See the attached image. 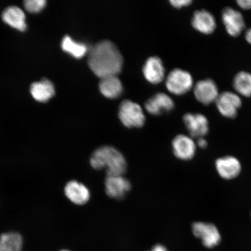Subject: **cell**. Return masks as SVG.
<instances>
[{"label": "cell", "instance_id": "9c48e42d", "mask_svg": "<svg viewBox=\"0 0 251 251\" xmlns=\"http://www.w3.org/2000/svg\"><path fill=\"white\" fill-rule=\"evenodd\" d=\"M183 122L188 134L195 139L205 137L209 133V121L205 115L188 113L184 115Z\"/></svg>", "mask_w": 251, "mask_h": 251}, {"label": "cell", "instance_id": "30bf717a", "mask_svg": "<svg viewBox=\"0 0 251 251\" xmlns=\"http://www.w3.org/2000/svg\"><path fill=\"white\" fill-rule=\"evenodd\" d=\"M131 184L124 175L106 176L105 180V190L109 197L114 199H122L129 192Z\"/></svg>", "mask_w": 251, "mask_h": 251}, {"label": "cell", "instance_id": "d6986e66", "mask_svg": "<svg viewBox=\"0 0 251 251\" xmlns=\"http://www.w3.org/2000/svg\"><path fill=\"white\" fill-rule=\"evenodd\" d=\"M99 88L100 92L109 99H116L121 96L123 86L117 75L101 78Z\"/></svg>", "mask_w": 251, "mask_h": 251}, {"label": "cell", "instance_id": "cb8c5ba5", "mask_svg": "<svg viewBox=\"0 0 251 251\" xmlns=\"http://www.w3.org/2000/svg\"><path fill=\"white\" fill-rule=\"evenodd\" d=\"M192 1V0H171L170 1L171 4L176 8H181L189 5Z\"/></svg>", "mask_w": 251, "mask_h": 251}, {"label": "cell", "instance_id": "484cf974", "mask_svg": "<svg viewBox=\"0 0 251 251\" xmlns=\"http://www.w3.org/2000/svg\"><path fill=\"white\" fill-rule=\"evenodd\" d=\"M237 3L241 8L251 9V0H238Z\"/></svg>", "mask_w": 251, "mask_h": 251}, {"label": "cell", "instance_id": "f1b7e54d", "mask_svg": "<svg viewBox=\"0 0 251 251\" xmlns=\"http://www.w3.org/2000/svg\"><path fill=\"white\" fill-rule=\"evenodd\" d=\"M60 251H71L64 250H61Z\"/></svg>", "mask_w": 251, "mask_h": 251}, {"label": "cell", "instance_id": "ac0fdd59", "mask_svg": "<svg viewBox=\"0 0 251 251\" xmlns=\"http://www.w3.org/2000/svg\"><path fill=\"white\" fill-rule=\"evenodd\" d=\"M30 91L33 98L40 102L49 101L55 94L54 84L47 78L31 84Z\"/></svg>", "mask_w": 251, "mask_h": 251}, {"label": "cell", "instance_id": "f546056e", "mask_svg": "<svg viewBox=\"0 0 251 251\" xmlns=\"http://www.w3.org/2000/svg\"></svg>", "mask_w": 251, "mask_h": 251}, {"label": "cell", "instance_id": "44dd1931", "mask_svg": "<svg viewBox=\"0 0 251 251\" xmlns=\"http://www.w3.org/2000/svg\"><path fill=\"white\" fill-rule=\"evenodd\" d=\"M61 48L63 51L77 59L82 58L89 50L85 44L77 42L69 36H65L63 38Z\"/></svg>", "mask_w": 251, "mask_h": 251}, {"label": "cell", "instance_id": "4fadbf2b", "mask_svg": "<svg viewBox=\"0 0 251 251\" xmlns=\"http://www.w3.org/2000/svg\"><path fill=\"white\" fill-rule=\"evenodd\" d=\"M64 192L68 200L77 205H83L87 203L91 197L89 188L76 180L69 181L66 184Z\"/></svg>", "mask_w": 251, "mask_h": 251}, {"label": "cell", "instance_id": "83f0119b", "mask_svg": "<svg viewBox=\"0 0 251 251\" xmlns=\"http://www.w3.org/2000/svg\"><path fill=\"white\" fill-rule=\"evenodd\" d=\"M245 37H246L247 42L251 45V28L247 30Z\"/></svg>", "mask_w": 251, "mask_h": 251}, {"label": "cell", "instance_id": "ffe728a7", "mask_svg": "<svg viewBox=\"0 0 251 251\" xmlns=\"http://www.w3.org/2000/svg\"><path fill=\"white\" fill-rule=\"evenodd\" d=\"M23 238L17 232H8L0 235V251H22Z\"/></svg>", "mask_w": 251, "mask_h": 251}, {"label": "cell", "instance_id": "e0dca14e", "mask_svg": "<svg viewBox=\"0 0 251 251\" xmlns=\"http://www.w3.org/2000/svg\"><path fill=\"white\" fill-rule=\"evenodd\" d=\"M2 20L9 26L24 32L27 29L26 16L22 9L16 6H11L3 11Z\"/></svg>", "mask_w": 251, "mask_h": 251}, {"label": "cell", "instance_id": "8992f818", "mask_svg": "<svg viewBox=\"0 0 251 251\" xmlns=\"http://www.w3.org/2000/svg\"><path fill=\"white\" fill-rule=\"evenodd\" d=\"M173 153L182 161H190L195 158L198 147L196 139L189 134H180L176 136L172 142Z\"/></svg>", "mask_w": 251, "mask_h": 251}, {"label": "cell", "instance_id": "603a6c76", "mask_svg": "<svg viewBox=\"0 0 251 251\" xmlns=\"http://www.w3.org/2000/svg\"><path fill=\"white\" fill-rule=\"evenodd\" d=\"M46 4L45 0H26L24 1V7L30 13L36 14L42 11Z\"/></svg>", "mask_w": 251, "mask_h": 251}, {"label": "cell", "instance_id": "52a82bcc", "mask_svg": "<svg viewBox=\"0 0 251 251\" xmlns=\"http://www.w3.org/2000/svg\"><path fill=\"white\" fill-rule=\"evenodd\" d=\"M193 85V78L187 71L175 69L169 73L166 86L169 92L176 95H182L190 91Z\"/></svg>", "mask_w": 251, "mask_h": 251}, {"label": "cell", "instance_id": "4316f807", "mask_svg": "<svg viewBox=\"0 0 251 251\" xmlns=\"http://www.w3.org/2000/svg\"><path fill=\"white\" fill-rule=\"evenodd\" d=\"M149 251H169V250L163 245L158 244L153 246L152 249Z\"/></svg>", "mask_w": 251, "mask_h": 251}, {"label": "cell", "instance_id": "d4e9b609", "mask_svg": "<svg viewBox=\"0 0 251 251\" xmlns=\"http://www.w3.org/2000/svg\"><path fill=\"white\" fill-rule=\"evenodd\" d=\"M196 143L199 149H206L209 146L208 141L205 137H201L196 139Z\"/></svg>", "mask_w": 251, "mask_h": 251}, {"label": "cell", "instance_id": "277c9868", "mask_svg": "<svg viewBox=\"0 0 251 251\" xmlns=\"http://www.w3.org/2000/svg\"><path fill=\"white\" fill-rule=\"evenodd\" d=\"M119 118L125 126L128 128H140L146 122L143 109L136 102L125 100L119 109Z\"/></svg>", "mask_w": 251, "mask_h": 251}, {"label": "cell", "instance_id": "5bb4252c", "mask_svg": "<svg viewBox=\"0 0 251 251\" xmlns=\"http://www.w3.org/2000/svg\"><path fill=\"white\" fill-rule=\"evenodd\" d=\"M173 100L167 94L158 93L151 97L145 103L146 109L150 114L158 115L170 111L174 108Z\"/></svg>", "mask_w": 251, "mask_h": 251}, {"label": "cell", "instance_id": "5b68a950", "mask_svg": "<svg viewBox=\"0 0 251 251\" xmlns=\"http://www.w3.org/2000/svg\"><path fill=\"white\" fill-rule=\"evenodd\" d=\"M214 167L216 174L222 179L231 181L240 176L243 171V165L237 156L226 155L215 159Z\"/></svg>", "mask_w": 251, "mask_h": 251}, {"label": "cell", "instance_id": "7c38bea8", "mask_svg": "<svg viewBox=\"0 0 251 251\" xmlns=\"http://www.w3.org/2000/svg\"><path fill=\"white\" fill-rule=\"evenodd\" d=\"M226 30L230 36L237 37L244 30L245 22L241 12L231 7L226 8L222 14Z\"/></svg>", "mask_w": 251, "mask_h": 251}, {"label": "cell", "instance_id": "7a4b0ae2", "mask_svg": "<svg viewBox=\"0 0 251 251\" xmlns=\"http://www.w3.org/2000/svg\"><path fill=\"white\" fill-rule=\"evenodd\" d=\"M90 164L97 171L103 169L107 176L124 175L127 168L122 153L109 146H101L94 151L90 156Z\"/></svg>", "mask_w": 251, "mask_h": 251}, {"label": "cell", "instance_id": "7402d4cb", "mask_svg": "<svg viewBox=\"0 0 251 251\" xmlns=\"http://www.w3.org/2000/svg\"><path fill=\"white\" fill-rule=\"evenodd\" d=\"M233 86L238 93L244 97L251 96V74L241 71L234 77Z\"/></svg>", "mask_w": 251, "mask_h": 251}, {"label": "cell", "instance_id": "2e32d148", "mask_svg": "<svg viewBox=\"0 0 251 251\" xmlns=\"http://www.w3.org/2000/svg\"><path fill=\"white\" fill-rule=\"evenodd\" d=\"M143 74L146 79L152 84L161 82L165 76V68L161 59L151 56L147 59L143 68Z\"/></svg>", "mask_w": 251, "mask_h": 251}, {"label": "cell", "instance_id": "3957f363", "mask_svg": "<svg viewBox=\"0 0 251 251\" xmlns=\"http://www.w3.org/2000/svg\"><path fill=\"white\" fill-rule=\"evenodd\" d=\"M194 236L200 240L204 247L212 249L221 244L222 236L217 226L213 223L196 221L191 225Z\"/></svg>", "mask_w": 251, "mask_h": 251}, {"label": "cell", "instance_id": "ba28073f", "mask_svg": "<svg viewBox=\"0 0 251 251\" xmlns=\"http://www.w3.org/2000/svg\"><path fill=\"white\" fill-rule=\"evenodd\" d=\"M215 102L220 114L228 119L236 117L238 110L242 105V101L239 96L230 92L219 94Z\"/></svg>", "mask_w": 251, "mask_h": 251}, {"label": "cell", "instance_id": "6da1fadb", "mask_svg": "<svg viewBox=\"0 0 251 251\" xmlns=\"http://www.w3.org/2000/svg\"><path fill=\"white\" fill-rule=\"evenodd\" d=\"M124 59L119 50L109 40H102L89 50L88 64L97 76L117 75L120 73Z\"/></svg>", "mask_w": 251, "mask_h": 251}, {"label": "cell", "instance_id": "9a60e30c", "mask_svg": "<svg viewBox=\"0 0 251 251\" xmlns=\"http://www.w3.org/2000/svg\"><path fill=\"white\" fill-rule=\"evenodd\" d=\"M191 24L194 29L205 34L212 33L216 27L214 16L205 9L194 12Z\"/></svg>", "mask_w": 251, "mask_h": 251}, {"label": "cell", "instance_id": "8fae6325", "mask_svg": "<svg viewBox=\"0 0 251 251\" xmlns=\"http://www.w3.org/2000/svg\"><path fill=\"white\" fill-rule=\"evenodd\" d=\"M194 94L198 101L206 105L215 102L219 95L218 87L211 78L198 81L194 87Z\"/></svg>", "mask_w": 251, "mask_h": 251}]
</instances>
